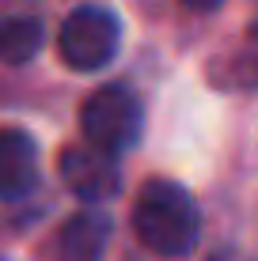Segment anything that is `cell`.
I'll use <instances>...</instances> for the list:
<instances>
[{"label":"cell","mask_w":258,"mask_h":261,"mask_svg":"<svg viewBox=\"0 0 258 261\" xmlns=\"http://www.w3.org/2000/svg\"><path fill=\"white\" fill-rule=\"evenodd\" d=\"M38 186V148L23 129H0V201H23Z\"/></svg>","instance_id":"5b68a950"},{"label":"cell","mask_w":258,"mask_h":261,"mask_svg":"<svg viewBox=\"0 0 258 261\" xmlns=\"http://www.w3.org/2000/svg\"><path fill=\"white\" fill-rule=\"evenodd\" d=\"M80 129H84L87 144L110 151H129L145 133V110L140 98L122 84H106L99 87L84 106H80Z\"/></svg>","instance_id":"7a4b0ae2"},{"label":"cell","mask_w":258,"mask_h":261,"mask_svg":"<svg viewBox=\"0 0 258 261\" xmlns=\"http://www.w3.org/2000/svg\"><path fill=\"white\" fill-rule=\"evenodd\" d=\"M61 178H65L68 193L84 204H103L122 190V170L110 151L95 148V144H73L61 151Z\"/></svg>","instance_id":"277c9868"},{"label":"cell","mask_w":258,"mask_h":261,"mask_svg":"<svg viewBox=\"0 0 258 261\" xmlns=\"http://www.w3.org/2000/svg\"><path fill=\"white\" fill-rule=\"evenodd\" d=\"M46 42V27L34 15H0V65H27Z\"/></svg>","instance_id":"52a82bcc"},{"label":"cell","mask_w":258,"mask_h":261,"mask_svg":"<svg viewBox=\"0 0 258 261\" xmlns=\"http://www.w3.org/2000/svg\"><path fill=\"white\" fill-rule=\"evenodd\" d=\"M133 231L159 257H186L198 246L201 212L194 197L171 178H152L133 201Z\"/></svg>","instance_id":"6da1fadb"},{"label":"cell","mask_w":258,"mask_h":261,"mask_svg":"<svg viewBox=\"0 0 258 261\" xmlns=\"http://www.w3.org/2000/svg\"><path fill=\"white\" fill-rule=\"evenodd\" d=\"M122 42V23L106 8H76L57 31V53L68 68L76 72H95L110 65Z\"/></svg>","instance_id":"3957f363"},{"label":"cell","mask_w":258,"mask_h":261,"mask_svg":"<svg viewBox=\"0 0 258 261\" xmlns=\"http://www.w3.org/2000/svg\"><path fill=\"white\" fill-rule=\"evenodd\" d=\"M186 8H194V12H213V8H220L224 0H182Z\"/></svg>","instance_id":"ba28073f"},{"label":"cell","mask_w":258,"mask_h":261,"mask_svg":"<svg viewBox=\"0 0 258 261\" xmlns=\"http://www.w3.org/2000/svg\"><path fill=\"white\" fill-rule=\"evenodd\" d=\"M106 242H110V220L95 208H84L68 216L57 231V261H103Z\"/></svg>","instance_id":"8992f818"}]
</instances>
